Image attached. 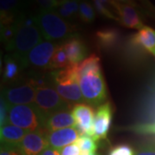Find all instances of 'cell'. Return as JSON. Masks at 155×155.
<instances>
[{
  "instance_id": "6da1fadb",
  "label": "cell",
  "mask_w": 155,
  "mask_h": 155,
  "mask_svg": "<svg viewBox=\"0 0 155 155\" xmlns=\"http://www.w3.org/2000/svg\"><path fill=\"white\" fill-rule=\"evenodd\" d=\"M43 35L39 27L36 16L22 13L16 22V35L12 46L13 55L26 67V58L34 48L42 41Z\"/></svg>"
},
{
  "instance_id": "7a4b0ae2",
  "label": "cell",
  "mask_w": 155,
  "mask_h": 155,
  "mask_svg": "<svg viewBox=\"0 0 155 155\" xmlns=\"http://www.w3.org/2000/svg\"><path fill=\"white\" fill-rule=\"evenodd\" d=\"M41 34L47 41H59L73 37L76 28L61 17L55 11L41 10L36 16Z\"/></svg>"
},
{
  "instance_id": "3957f363",
  "label": "cell",
  "mask_w": 155,
  "mask_h": 155,
  "mask_svg": "<svg viewBox=\"0 0 155 155\" xmlns=\"http://www.w3.org/2000/svg\"><path fill=\"white\" fill-rule=\"evenodd\" d=\"M77 66L73 65L59 70L52 76L53 84L57 92L65 102L72 107L84 100L79 86Z\"/></svg>"
},
{
  "instance_id": "277c9868",
  "label": "cell",
  "mask_w": 155,
  "mask_h": 155,
  "mask_svg": "<svg viewBox=\"0 0 155 155\" xmlns=\"http://www.w3.org/2000/svg\"><path fill=\"white\" fill-rule=\"evenodd\" d=\"M84 99L91 106H100L107 98V88L102 71L87 73L79 78Z\"/></svg>"
},
{
  "instance_id": "5b68a950",
  "label": "cell",
  "mask_w": 155,
  "mask_h": 155,
  "mask_svg": "<svg viewBox=\"0 0 155 155\" xmlns=\"http://www.w3.org/2000/svg\"><path fill=\"white\" fill-rule=\"evenodd\" d=\"M33 104L42 116L44 122L48 116L55 111L65 108H72L57 92L53 82L36 87Z\"/></svg>"
},
{
  "instance_id": "8992f818",
  "label": "cell",
  "mask_w": 155,
  "mask_h": 155,
  "mask_svg": "<svg viewBox=\"0 0 155 155\" xmlns=\"http://www.w3.org/2000/svg\"><path fill=\"white\" fill-rule=\"evenodd\" d=\"M9 122L28 132L35 131L44 127V119L34 104L11 106Z\"/></svg>"
},
{
  "instance_id": "52a82bcc",
  "label": "cell",
  "mask_w": 155,
  "mask_h": 155,
  "mask_svg": "<svg viewBox=\"0 0 155 155\" xmlns=\"http://www.w3.org/2000/svg\"><path fill=\"white\" fill-rule=\"evenodd\" d=\"M57 47L54 41H42L28 53L25 63L26 67L29 66L35 70H51L50 64Z\"/></svg>"
},
{
  "instance_id": "ba28073f",
  "label": "cell",
  "mask_w": 155,
  "mask_h": 155,
  "mask_svg": "<svg viewBox=\"0 0 155 155\" xmlns=\"http://www.w3.org/2000/svg\"><path fill=\"white\" fill-rule=\"evenodd\" d=\"M36 92V86L33 79L30 78L27 82L21 84L5 90L3 97L9 106L33 104Z\"/></svg>"
},
{
  "instance_id": "9c48e42d",
  "label": "cell",
  "mask_w": 155,
  "mask_h": 155,
  "mask_svg": "<svg viewBox=\"0 0 155 155\" xmlns=\"http://www.w3.org/2000/svg\"><path fill=\"white\" fill-rule=\"evenodd\" d=\"M48 134L49 132L45 127L28 132L19 145L18 149L22 155H40L50 147Z\"/></svg>"
},
{
  "instance_id": "30bf717a",
  "label": "cell",
  "mask_w": 155,
  "mask_h": 155,
  "mask_svg": "<svg viewBox=\"0 0 155 155\" xmlns=\"http://www.w3.org/2000/svg\"><path fill=\"white\" fill-rule=\"evenodd\" d=\"M113 112V106L110 102H106L97 107L92 127V138L96 141L107 138L112 122Z\"/></svg>"
},
{
  "instance_id": "8fae6325",
  "label": "cell",
  "mask_w": 155,
  "mask_h": 155,
  "mask_svg": "<svg viewBox=\"0 0 155 155\" xmlns=\"http://www.w3.org/2000/svg\"><path fill=\"white\" fill-rule=\"evenodd\" d=\"M95 113L93 107L87 104L79 103L72 107V114L76 123L75 127L81 135L92 137Z\"/></svg>"
},
{
  "instance_id": "7c38bea8",
  "label": "cell",
  "mask_w": 155,
  "mask_h": 155,
  "mask_svg": "<svg viewBox=\"0 0 155 155\" xmlns=\"http://www.w3.org/2000/svg\"><path fill=\"white\" fill-rule=\"evenodd\" d=\"M129 45L136 49L149 54L155 58V30L145 26L128 39Z\"/></svg>"
},
{
  "instance_id": "4fadbf2b",
  "label": "cell",
  "mask_w": 155,
  "mask_h": 155,
  "mask_svg": "<svg viewBox=\"0 0 155 155\" xmlns=\"http://www.w3.org/2000/svg\"><path fill=\"white\" fill-rule=\"evenodd\" d=\"M72 108H65L52 113L45 119L44 127L48 132L66 127H75L76 123L72 114Z\"/></svg>"
},
{
  "instance_id": "5bb4252c",
  "label": "cell",
  "mask_w": 155,
  "mask_h": 155,
  "mask_svg": "<svg viewBox=\"0 0 155 155\" xmlns=\"http://www.w3.org/2000/svg\"><path fill=\"white\" fill-rule=\"evenodd\" d=\"M80 133L75 127H66L49 132L48 141L51 147L61 150L68 145L74 143L80 137Z\"/></svg>"
},
{
  "instance_id": "9a60e30c",
  "label": "cell",
  "mask_w": 155,
  "mask_h": 155,
  "mask_svg": "<svg viewBox=\"0 0 155 155\" xmlns=\"http://www.w3.org/2000/svg\"><path fill=\"white\" fill-rule=\"evenodd\" d=\"M118 22L122 26L128 28L140 29L145 25L140 19L137 10L132 4L119 3L118 5Z\"/></svg>"
},
{
  "instance_id": "2e32d148",
  "label": "cell",
  "mask_w": 155,
  "mask_h": 155,
  "mask_svg": "<svg viewBox=\"0 0 155 155\" xmlns=\"http://www.w3.org/2000/svg\"><path fill=\"white\" fill-rule=\"evenodd\" d=\"M22 0H0L1 26L13 24L22 14Z\"/></svg>"
},
{
  "instance_id": "e0dca14e",
  "label": "cell",
  "mask_w": 155,
  "mask_h": 155,
  "mask_svg": "<svg viewBox=\"0 0 155 155\" xmlns=\"http://www.w3.org/2000/svg\"><path fill=\"white\" fill-rule=\"evenodd\" d=\"M27 133V130L15 126L10 122H8L5 125L1 126L0 128L1 143L4 146L14 147L18 148L19 145L22 142Z\"/></svg>"
},
{
  "instance_id": "ac0fdd59",
  "label": "cell",
  "mask_w": 155,
  "mask_h": 155,
  "mask_svg": "<svg viewBox=\"0 0 155 155\" xmlns=\"http://www.w3.org/2000/svg\"><path fill=\"white\" fill-rule=\"evenodd\" d=\"M62 46L72 66L81 63L87 54V48L83 41L75 36L65 41Z\"/></svg>"
},
{
  "instance_id": "d6986e66",
  "label": "cell",
  "mask_w": 155,
  "mask_h": 155,
  "mask_svg": "<svg viewBox=\"0 0 155 155\" xmlns=\"http://www.w3.org/2000/svg\"><path fill=\"white\" fill-rule=\"evenodd\" d=\"M96 41L98 47L102 49H114L121 43L122 34L117 28H103L97 31Z\"/></svg>"
},
{
  "instance_id": "ffe728a7",
  "label": "cell",
  "mask_w": 155,
  "mask_h": 155,
  "mask_svg": "<svg viewBox=\"0 0 155 155\" xmlns=\"http://www.w3.org/2000/svg\"><path fill=\"white\" fill-rule=\"evenodd\" d=\"M5 67H4V81L5 83H11L16 81L20 71L25 67L22 61H19L14 55L6 56L5 60Z\"/></svg>"
},
{
  "instance_id": "44dd1931",
  "label": "cell",
  "mask_w": 155,
  "mask_h": 155,
  "mask_svg": "<svg viewBox=\"0 0 155 155\" xmlns=\"http://www.w3.org/2000/svg\"><path fill=\"white\" fill-rule=\"evenodd\" d=\"M94 8L102 17L118 21V0H92Z\"/></svg>"
},
{
  "instance_id": "7402d4cb",
  "label": "cell",
  "mask_w": 155,
  "mask_h": 155,
  "mask_svg": "<svg viewBox=\"0 0 155 155\" xmlns=\"http://www.w3.org/2000/svg\"><path fill=\"white\" fill-rule=\"evenodd\" d=\"M80 1L81 0H65L54 11L65 20H72L78 15Z\"/></svg>"
},
{
  "instance_id": "603a6c76",
  "label": "cell",
  "mask_w": 155,
  "mask_h": 155,
  "mask_svg": "<svg viewBox=\"0 0 155 155\" xmlns=\"http://www.w3.org/2000/svg\"><path fill=\"white\" fill-rule=\"evenodd\" d=\"M77 71L78 78L90 72H99L101 71L100 58L97 54L90 55L78 65Z\"/></svg>"
},
{
  "instance_id": "cb8c5ba5",
  "label": "cell",
  "mask_w": 155,
  "mask_h": 155,
  "mask_svg": "<svg viewBox=\"0 0 155 155\" xmlns=\"http://www.w3.org/2000/svg\"><path fill=\"white\" fill-rule=\"evenodd\" d=\"M71 63L67 57V53L64 49L62 44L59 45L56 48L54 56L52 58L51 64H50V69L51 70H62L67 67H71Z\"/></svg>"
},
{
  "instance_id": "d4e9b609",
  "label": "cell",
  "mask_w": 155,
  "mask_h": 155,
  "mask_svg": "<svg viewBox=\"0 0 155 155\" xmlns=\"http://www.w3.org/2000/svg\"><path fill=\"white\" fill-rule=\"evenodd\" d=\"M78 17L80 20L85 23H91L94 22L96 13L94 8L88 0H81L79 4Z\"/></svg>"
},
{
  "instance_id": "484cf974",
  "label": "cell",
  "mask_w": 155,
  "mask_h": 155,
  "mask_svg": "<svg viewBox=\"0 0 155 155\" xmlns=\"http://www.w3.org/2000/svg\"><path fill=\"white\" fill-rule=\"evenodd\" d=\"M74 143L81 149V151L96 152L97 148V141L92 137L88 135H80V137Z\"/></svg>"
},
{
  "instance_id": "4316f807",
  "label": "cell",
  "mask_w": 155,
  "mask_h": 155,
  "mask_svg": "<svg viewBox=\"0 0 155 155\" xmlns=\"http://www.w3.org/2000/svg\"><path fill=\"white\" fill-rule=\"evenodd\" d=\"M127 129L141 134H155V122L136 124L127 127Z\"/></svg>"
},
{
  "instance_id": "83f0119b",
  "label": "cell",
  "mask_w": 155,
  "mask_h": 155,
  "mask_svg": "<svg viewBox=\"0 0 155 155\" xmlns=\"http://www.w3.org/2000/svg\"><path fill=\"white\" fill-rule=\"evenodd\" d=\"M134 155H155V140L147 141L136 148Z\"/></svg>"
},
{
  "instance_id": "f1b7e54d",
  "label": "cell",
  "mask_w": 155,
  "mask_h": 155,
  "mask_svg": "<svg viewBox=\"0 0 155 155\" xmlns=\"http://www.w3.org/2000/svg\"><path fill=\"white\" fill-rule=\"evenodd\" d=\"M148 120L147 123L155 122V80L153 84V88L151 91L148 103Z\"/></svg>"
},
{
  "instance_id": "f546056e",
  "label": "cell",
  "mask_w": 155,
  "mask_h": 155,
  "mask_svg": "<svg viewBox=\"0 0 155 155\" xmlns=\"http://www.w3.org/2000/svg\"><path fill=\"white\" fill-rule=\"evenodd\" d=\"M108 155H134V151L128 145H118L113 147Z\"/></svg>"
},
{
  "instance_id": "4dcf8cb0",
  "label": "cell",
  "mask_w": 155,
  "mask_h": 155,
  "mask_svg": "<svg viewBox=\"0 0 155 155\" xmlns=\"http://www.w3.org/2000/svg\"><path fill=\"white\" fill-rule=\"evenodd\" d=\"M0 125L3 126L5 123L9 122L8 117H9V109L10 106L7 104L5 99L1 97V102H0Z\"/></svg>"
},
{
  "instance_id": "1f68e13d",
  "label": "cell",
  "mask_w": 155,
  "mask_h": 155,
  "mask_svg": "<svg viewBox=\"0 0 155 155\" xmlns=\"http://www.w3.org/2000/svg\"><path fill=\"white\" fill-rule=\"evenodd\" d=\"M38 5L43 11H54L59 4L57 0H35Z\"/></svg>"
},
{
  "instance_id": "d6a6232c",
  "label": "cell",
  "mask_w": 155,
  "mask_h": 155,
  "mask_svg": "<svg viewBox=\"0 0 155 155\" xmlns=\"http://www.w3.org/2000/svg\"><path fill=\"white\" fill-rule=\"evenodd\" d=\"M60 153L61 155H79L81 149L75 143H72L60 150Z\"/></svg>"
},
{
  "instance_id": "836d02e7",
  "label": "cell",
  "mask_w": 155,
  "mask_h": 155,
  "mask_svg": "<svg viewBox=\"0 0 155 155\" xmlns=\"http://www.w3.org/2000/svg\"><path fill=\"white\" fill-rule=\"evenodd\" d=\"M0 155H22L21 152L17 147H8V146H1V152Z\"/></svg>"
},
{
  "instance_id": "e575fe53",
  "label": "cell",
  "mask_w": 155,
  "mask_h": 155,
  "mask_svg": "<svg viewBox=\"0 0 155 155\" xmlns=\"http://www.w3.org/2000/svg\"><path fill=\"white\" fill-rule=\"evenodd\" d=\"M40 155H61V153L59 152V150L49 147L47 149H45Z\"/></svg>"
},
{
  "instance_id": "d590c367",
  "label": "cell",
  "mask_w": 155,
  "mask_h": 155,
  "mask_svg": "<svg viewBox=\"0 0 155 155\" xmlns=\"http://www.w3.org/2000/svg\"><path fill=\"white\" fill-rule=\"evenodd\" d=\"M79 155H97L96 152H85V151H81Z\"/></svg>"
},
{
  "instance_id": "8d00e7d4",
  "label": "cell",
  "mask_w": 155,
  "mask_h": 155,
  "mask_svg": "<svg viewBox=\"0 0 155 155\" xmlns=\"http://www.w3.org/2000/svg\"><path fill=\"white\" fill-rule=\"evenodd\" d=\"M119 2L121 3H126V4H132L134 5V2L136 1V0H118Z\"/></svg>"
}]
</instances>
